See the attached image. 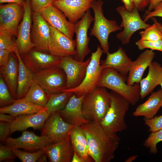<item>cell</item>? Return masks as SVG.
<instances>
[{
	"label": "cell",
	"mask_w": 162,
	"mask_h": 162,
	"mask_svg": "<svg viewBox=\"0 0 162 162\" xmlns=\"http://www.w3.org/2000/svg\"><path fill=\"white\" fill-rule=\"evenodd\" d=\"M86 136L89 154L95 162H110L121 139L117 133L105 130L99 123L89 122L80 126Z\"/></svg>",
	"instance_id": "1"
},
{
	"label": "cell",
	"mask_w": 162,
	"mask_h": 162,
	"mask_svg": "<svg viewBox=\"0 0 162 162\" xmlns=\"http://www.w3.org/2000/svg\"><path fill=\"white\" fill-rule=\"evenodd\" d=\"M125 76L112 68H104L97 86L111 90L134 105L140 98V85L136 83L129 86L125 82Z\"/></svg>",
	"instance_id": "2"
},
{
	"label": "cell",
	"mask_w": 162,
	"mask_h": 162,
	"mask_svg": "<svg viewBox=\"0 0 162 162\" xmlns=\"http://www.w3.org/2000/svg\"><path fill=\"white\" fill-rule=\"evenodd\" d=\"M110 93L111 98L110 107L99 123L106 132L117 133L127 128L125 117L130 104L118 93L112 91Z\"/></svg>",
	"instance_id": "3"
},
{
	"label": "cell",
	"mask_w": 162,
	"mask_h": 162,
	"mask_svg": "<svg viewBox=\"0 0 162 162\" xmlns=\"http://www.w3.org/2000/svg\"><path fill=\"white\" fill-rule=\"evenodd\" d=\"M110 103V92L106 88L97 86L85 94L82 104L84 117L89 122L99 123L109 109Z\"/></svg>",
	"instance_id": "4"
},
{
	"label": "cell",
	"mask_w": 162,
	"mask_h": 162,
	"mask_svg": "<svg viewBox=\"0 0 162 162\" xmlns=\"http://www.w3.org/2000/svg\"><path fill=\"white\" fill-rule=\"evenodd\" d=\"M101 0H94L91 6L94 14V22L91 29L90 35L94 36L99 41L104 53L109 52L108 38L112 32L121 30L122 27L115 20H110L104 16Z\"/></svg>",
	"instance_id": "5"
},
{
	"label": "cell",
	"mask_w": 162,
	"mask_h": 162,
	"mask_svg": "<svg viewBox=\"0 0 162 162\" xmlns=\"http://www.w3.org/2000/svg\"><path fill=\"white\" fill-rule=\"evenodd\" d=\"M103 53L101 46L98 45L96 50L91 53L90 60L87 68L85 78L82 83L75 88L65 89L62 92H71L76 97H79L96 87L103 69L100 63Z\"/></svg>",
	"instance_id": "6"
},
{
	"label": "cell",
	"mask_w": 162,
	"mask_h": 162,
	"mask_svg": "<svg viewBox=\"0 0 162 162\" xmlns=\"http://www.w3.org/2000/svg\"><path fill=\"white\" fill-rule=\"evenodd\" d=\"M116 10L122 19L120 26L124 28L117 34L116 38L123 45L130 42L132 36L136 32L144 29L151 26L141 19L139 10L135 7L131 11L128 10L124 6L118 7Z\"/></svg>",
	"instance_id": "7"
},
{
	"label": "cell",
	"mask_w": 162,
	"mask_h": 162,
	"mask_svg": "<svg viewBox=\"0 0 162 162\" xmlns=\"http://www.w3.org/2000/svg\"><path fill=\"white\" fill-rule=\"evenodd\" d=\"M33 74L34 80L50 94L62 92L66 89V74L58 67L46 69Z\"/></svg>",
	"instance_id": "8"
},
{
	"label": "cell",
	"mask_w": 162,
	"mask_h": 162,
	"mask_svg": "<svg viewBox=\"0 0 162 162\" xmlns=\"http://www.w3.org/2000/svg\"><path fill=\"white\" fill-rule=\"evenodd\" d=\"M61 58L58 67L63 70L66 75L67 83L65 89L77 87L85 78L90 57L83 62L76 60L70 56L62 57Z\"/></svg>",
	"instance_id": "9"
},
{
	"label": "cell",
	"mask_w": 162,
	"mask_h": 162,
	"mask_svg": "<svg viewBox=\"0 0 162 162\" xmlns=\"http://www.w3.org/2000/svg\"><path fill=\"white\" fill-rule=\"evenodd\" d=\"M23 7V18L18 27L15 42L17 50L21 56L26 54L34 47L31 38L32 21L31 0H26Z\"/></svg>",
	"instance_id": "10"
},
{
	"label": "cell",
	"mask_w": 162,
	"mask_h": 162,
	"mask_svg": "<svg viewBox=\"0 0 162 162\" xmlns=\"http://www.w3.org/2000/svg\"><path fill=\"white\" fill-rule=\"evenodd\" d=\"M94 20L90 9L86 11L81 20L75 23L74 33L76 34V51L74 56L76 60L83 62L90 52L89 48L90 38L88 32L92 23Z\"/></svg>",
	"instance_id": "11"
},
{
	"label": "cell",
	"mask_w": 162,
	"mask_h": 162,
	"mask_svg": "<svg viewBox=\"0 0 162 162\" xmlns=\"http://www.w3.org/2000/svg\"><path fill=\"white\" fill-rule=\"evenodd\" d=\"M23 62L33 73L58 67L61 57L39 51L34 47L21 56Z\"/></svg>",
	"instance_id": "12"
},
{
	"label": "cell",
	"mask_w": 162,
	"mask_h": 162,
	"mask_svg": "<svg viewBox=\"0 0 162 162\" xmlns=\"http://www.w3.org/2000/svg\"><path fill=\"white\" fill-rule=\"evenodd\" d=\"M58 111L51 114L45 122L42 128L41 134L47 137L50 144L65 140L69 131L74 125L65 122Z\"/></svg>",
	"instance_id": "13"
},
{
	"label": "cell",
	"mask_w": 162,
	"mask_h": 162,
	"mask_svg": "<svg viewBox=\"0 0 162 162\" xmlns=\"http://www.w3.org/2000/svg\"><path fill=\"white\" fill-rule=\"evenodd\" d=\"M32 18L31 38L34 48L41 51L49 53L48 45L50 34V26L40 13L32 11Z\"/></svg>",
	"instance_id": "14"
},
{
	"label": "cell",
	"mask_w": 162,
	"mask_h": 162,
	"mask_svg": "<svg viewBox=\"0 0 162 162\" xmlns=\"http://www.w3.org/2000/svg\"><path fill=\"white\" fill-rule=\"evenodd\" d=\"M24 13L23 6L9 3L0 6V29L17 36L19 23Z\"/></svg>",
	"instance_id": "15"
},
{
	"label": "cell",
	"mask_w": 162,
	"mask_h": 162,
	"mask_svg": "<svg viewBox=\"0 0 162 162\" xmlns=\"http://www.w3.org/2000/svg\"><path fill=\"white\" fill-rule=\"evenodd\" d=\"M50 34L48 45V52L62 57L74 56L76 51L75 40L50 26Z\"/></svg>",
	"instance_id": "16"
},
{
	"label": "cell",
	"mask_w": 162,
	"mask_h": 162,
	"mask_svg": "<svg viewBox=\"0 0 162 162\" xmlns=\"http://www.w3.org/2000/svg\"><path fill=\"white\" fill-rule=\"evenodd\" d=\"M49 144L50 141L46 136H38L32 132L24 130L21 135L18 138L8 137L5 141V145L12 149L22 148L34 151L43 149Z\"/></svg>",
	"instance_id": "17"
},
{
	"label": "cell",
	"mask_w": 162,
	"mask_h": 162,
	"mask_svg": "<svg viewBox=\"0 0 162 162\" xmlns=\"http://www.w3.org/2000/svg\"><path fill=\"white\" fill-rule=\"evenodd\" d=\"M40 13L50 26L73 39L75 24L68 21L64 14L52 4Z\"/></svg>",
	"instance_id": "18"
},
{
	"label": "cell",
	"mask_w": 162,
	"mask_h": 162,
	"mask_svg": "<svg viewBox=\"0 0 162 162\" xmlns=\"http://www.w3.org/2000/svg\"><path fill=\"white\" fill-rule=\"evenodd\" d=\"M94 0H58L52 4L62 11L71 22L75 24L91 8Z\"/></svg>",
	"instance_id": "19"
},
{
	"label": "cell",
	"mask_w": 162,
	"mask_h": 162,
	"mask_svg": "<svg viewBox=\"0 0 162 162\" xmlns=\"http://www.w3.org/2000/svg\"><path fill=\"white\" fill-rule=\"evenodd\" d=\"M50 115L44 107L36 113L18 116L11 123L10 134L16 131L24 130L30 128L34 130L41 129Z\"/></svg>",
	"instance_id": "20"
},
{
	"label": "cell",
	"mask_w": 162,
	"mask_h": 162,
	"mask_svg": "<svg viewBox=\"0 0 162 162\" xmlns=\"http://www.w3.org/2000/svg\"><path fill=\"white\" fill-rule=\"evenodd\" d=\"M84 95L77 97L74 94L65 107L60 111V116L65 122L75 126H81L89 122L82 112V104Z\"/></svg>",
	"instance_id": "21"
},
{
	"label": "cell",
	"mask_w": 162,
	"mask_h": 162,
	"mask_svg": "<svg viewBox=\"0 0 162 162\" xmlns=\"http://www.w3.org/2000/svg\"><path fill=\"white\" fill-rule=\"evenodd\" d=\"M43 150L50 162H71L74 151L69 135L64 140L49 144Z\"/></svg>",
	"instance_id": "22"
},
{
	"label": "cell",
	"mask_w": 162,
	"mask_h": 162,
	"mask_svg": "<svg viewBox=\"0 0 162 162\" xmlns=\"http://www.w3.org/2000/svg\"><path fill=\"white\" fill-rule=\"evenodd\" d=\"M155 55L153 50L146 49L132 61L127 79V83L129 86L140 82L144 71L152 62Z\"/></svg>",
	"instance_id": "23"
},
{
	"label": "cell",
	"mask_w": 162,
	"mask_h": 162,
	"mask_svg": "<svg viewBox=\"0 0 162 162\" xmlns=\"http://www.w3.org/2000/svg\"><path fill=\"white\" fill-rule=\"evenodd\" d=\"M106 55L105 60H100L103 69L112 68L124 75L128 74L132 61L122 47H119L116 51L112 53L109 52Z\"/></svg>",
	"instance_id": "24"
},
{
	"label": "cell",
	"mask_w": 162,
	"mask_h": 162,
	"mask_svg": "<svg viewBox=\"0 0 162 162\" xmlns=\"http://www.w3.org/2000/svg\"><path fill=\"white\" fill-rule=\"evenodd\" d=\"M162 81V66L156 62H152L148 67L147 76L140 82V99H143Z\"/></svg>",
	"instance_id": "25"
},
{
	"label": "cell",
	"mask_w": 162,
	"mask_h": 162,
	"mask_svg": "<svg viewBox=\"0 0 162 162\" xmlns=\"http://www.w3.org/2000/svg\"><path fill=\"white\" fill-rule=\"evenodd\" d=\"M18 70L17 58L14 52H11L7 63L0 67V74L14 99L16 98L17 89Z\"/></svg>",
	"instance_id": "26"
},
{
	"label": "cell",
	"mask_w": 162,
	"mask_h": 162,
	"mask_svg": "<svg viewBox=\"0 0 162 162\" xmlns=\"http://www.w3.org/2000/svg\"><path fill=\"white\" fill-rule=\"evenodd\" d=\"M162 107V89L152 93L146 101L139 105L133 112L135 117L142 116L144 118H152Z\"/></svg>",
	"instance_id": "27"
},
{
	"label": "cell",
	"mask_w": 162,
	"mask_h": 162,
	"mask_svg": "<svg viewBox=\"0 0 162 162\" xmlns=\"http://www.w3.org/2000/svg\"><path fill=\"white\" fill-rule=\"evenodd\" d=\"M18 60L19 70L16 99L24 98L32 85L34 80L33 74L23 62L16 48L14 52Z\"/></svg>",
	"instance_id": "28"
},
{
	"label": "cell",
	"mask_w": 162,
	"mask_h": 162,
	"mask_svg": "<svg viewBox=\"0 0 162 162\" xmlns=\"http://www.w3.org/2000/svg\"><path fill=\"white\" fill-rule=\"evenodd\" d=\"M74 152L88 162L94 160L89 154L87 141L85 133L80 126H75L68 132Z\"/></svg>",
	"instance_id": "29"
},
{
	"label": "cell",
	"mask_w": 162,
	"mask_h": 162,
	"mask_svg": "<svg viewBox=\"0 0 162 162\" xmlns=\"http://www.w3.org/2000/svg\"><path fill=\"white\" fill-rule=\"evenodd\" d=\"M44 108L20 99H15L14 103L10 105L1 107L0 113L17 117L21 115L34 113Z\"/></svg>",
	"instance_id": "30"
},
{
	"label": "cell",
	"mask_w": 162,
	"mask_h": 162,
	"mask_svg": "<svg viewBox=\"0 0 162 162\" xmlns=\"http://www.w3.org/2000/svg\"><path fill=\"white\" fill-rule=\"evenodd\" d=\"M50 95L34 80L25 96L21 99L37 105L44 107Z\"/></svg>",
	"instance_id": "31"
},
{
	"label": "cell",
	"mask_w": 162,
	"mask_h": 162,
	"mask_svg": "<svg viewBox=\"0 0 162 162\" xmlns=\"http://www.w3.org/2000/svg\"><path fill=\"white\" fill-rule=\"evenodd\" d=\"M74 94L68 91L51 94L45 107L51 115L59 111L65 107Z\"/></svg>",
	"instance_id": "32"
},
{
	"label": "cell",
	"mask_w": 162,
	"mask_h": 162,
	"mask_svg": "<svg viewBox=\"0 0 162 162\" xmlns=\"http://www.w3.org/2000/svg\"><path fill=\"white\" fill-rule=\"evenodd\" d=\"M162 141V130H161L151 132L144 141L143 145L146 148L149 149L151 154H155L158 152L157 144Z\"/></svg>",
	"instance_id": "33"
},
{
	"label": "cell",
	"mask_w": 162,
	"mask_h": 162,
	"mask_svg": "<svg viewBox=\"0 0 162 162\" xmlns=\"http://www.w3.org/2000/svg\"><path fill=\"white\" fill-rule=\"evenodd\" d=\"M140 34L142 40L154 41L162 40V33L154 23L140 32Z\"/></svg>",
	"instance_id": "34"
},
{
	"label": "cell",
	"mask_w": 162,
	"mask_h": 162,
	"mask_svg": "<svg viewBox=\"0 0 162 162\" xmlns=\"http://www.w3.org/2000/svg\"><path fill=\"white\" fill-rule=\"evenodd\" d=\"M14 100L2 76L0 74V106L2 107L10 105L14 103Z\"/></svg>",
	"instance_id": "35"
},
{
	"label": "cell",
	"mask_w": 162,
	"mask_h": 162,
	"mask_svg": "<svg viewBox=\"0 0 162 162\" xmlns=\"http://www.w3.org/2000/svg\"><path fill=\"white\" fill-rule=\"evenodd\" d=\"M12 150L16 157L22 162H35L44 153L43 149L33 152L24 151L18 148L13 149Z\"/></svg>",
	"instance_id": "36"
},
{
	"label": "cell",
	"mask_w": 162,
	"mask_h": 162,
	"mask_svg": "<svg viewBox=\"0 0 162 162\" xmlns=\"http://www.w3.org/2000/svg\"><path fill=\"white\" fill-rule=\"evenodd\" d=\"M13 36L9 33L0 29V49L7 50L14 52L16 46L12 39Z\"/></svg>",
	"instance_id": "37"
},
{
	"label": "cell",
	"mask_w": 162,
	"mask_h": 162,
	"mask_svg": "<svg viewBox=\"0 0 162 162\" xmlns=\"http://www.w3.org/2000/svg\"><path fill=\"white\" fill-rule=\"evenodd\" d=\"M135 44L140 50L148 49L162 52V40L152 41L140 39L136 42Z\"/></svg>",
	"instance_id": "38"
},
{
	"label": "cell",
	"mask_w": 162,
	"mask_h": 162,
	"mask_svg": "<svg viewBox=\"0 0 162 162\" xmlns=\"http://www.w3.org/2000/svg\"><path fill=\"white\" fill-rule=\"evenodd\" d=\"M144 124L149 128V131L155 132L162 130V115L149 119H144Z\"/></svg>",
	"instance_id": "39"
},
{
	"label": "cell",
	"mask_w": 162,
	"mask_h": 162,
	"mask_svg": "<svg viewBox=\"0 0 162 162\" xmlns=\"http://www.w3.org/2000/svg\"><path fill=\"white\" fill-rule=\"evenodd\" d=\"M16 157L11 149L6 145H0V162L13 160Z\"/></svg>",
	"instance_id": "40"
},
{
	"label": "cell",
	"mask_w": 162,
	"mask_h": 162,
	"mask_svg": "<svg viewBox=\"0 0 162 162\" xmlns=\"http://www.w3.org/2000/svg\"><path fill=\"white\" fill-rule=\"evenodd\" d=\"M51 0H31L32 11L40 13L52 3Z\"/></svg>",
	"instance_id": "41"
},
{
	"label": "cell",
	"mask_w": 162,
	"mask_h": 162,
	"mask_svg": "<svg viewBox=\"0 0 162 162\" xmlns=\"http://www.w3.org/2000/svg\"><path fill=\"white\" fill-rule=\"evenodd\" d=\"M10 123L0 122V140L5 142L9 135L11 134Z\"/></svg>",
	"instance_id": "42"
},
{
	"label": "cell",
	"mask_w": 162,
	"mask_h": 162,
	"mask_svg": "<svg viewBox=\"0 0 162 162\" xmlns=\"http://www.w3.org/2000/svg\"><path fill=\"white\" fill-rule=\"evenodd\" d=\"M153 11L148 12L144 15V21L146 22L149 19L155 16L162 18V2L158 3L154 7Z\"/></svg>",
	"instance_id": "43"
},
{
	"label": "cell",
	"mask_w": 162,
	"mask_h": 162,
	"mask_svg": "<svg viewBox=\"0 0 162 162\" xmlns=\"http://www.w3.org/2000/svg\"><path fill=\"white\" fill-rule=\"evenodd\" d=\"M11 52L7 50L0 49V66L5 65L8 62Z\"/></svg>",
	"instance_id": "44"
},
{
	"label": "cell",
	"mask_w": 162,
	"mask_h": 162,
	"mask_svg": "<svg viewBox=\"0 0 162 162\" xmlns=\"http://www.w3.org/2000/svg\"><path fill=\"white\" fill-rule=\"evenodd\" d=\"M134 7L142 11L149 4L151 0H133Z\"/></svg>",
	"instance_id": "45"
},
{
	"label": "cell",
	"mask_w": 162,
	"mask_h": 162,
	"mask_svg": "<svg viewBox=\"0 0 162 162\" xmlns=\"http://www.w3.org/2000/svg\"><path fill=\"white\" fill-rule=\"evenodd\" d=\"M5 113H0V121L1 122L11 123L15 119L16 117L10 114Z\"/></svg>",
	"instance_id": "46"
},
{
	"label": "cell",
	"mask_w": 162,
	"mask_h": 162,
	"mask_svg": "<svg viewBox=\"0 0 162 162\" xmlns=\"http://www.w3.org/2000/svg\"><path fill=\"white\" fill-rule=\"evenodd\" d=\"M124 4L126 9L130 11H131L134 7V5L133 0H121Z\"/></svg>",
	"instance_id": "47"
},
{
	"label": "cell",
	"mask_w": 162,
	"mask_h": 162,
	"mask_svg": "<svg viewBox=\"0 0 162 162\" xmlns=\"http://www.w3.org/2000/svg\"><path fill=\"white\" fill-rule=\"evenodd\" d=\"M161 2H162V0H151L148 6V9L146 11L144 15L147 14L149 11L153 10L156 5Z\"/></svg>",
	"instance_id": "48"
},
{
	"label": "cell",
	"mask_w": 162,
	"mask_h": 162,
	"mask_svg": "<svg viewBox=\"0 0 162 162\" xmlns=\"http://www.w3.org/2000/svg\"><path fill=\"white\" fill-rule=\"evenodd\" d=\"M71 162H88V161L84 158L78 155L74 152Z\"/></svg>",
	"instance_id": "49"
},
{
	"label": "cell",
	"mask_w": 162,
	"mask_h": 162,
	"mask_svg": "<svg viewBox=\"0 0 162 162\" xmlns=\"http://www.w3.org/2000/svg\"><path fill=\"white\" fill-rule=\"evenodd\" d=\"M26 0H0V4L5 3H16L23 6Z\"/></svg>",
	"instance_id": "50"
},
{
	"label": "cell",
	"mask_w": 162,
	"mask_h": 162,
	"mask_svg": "<svg viewBox=\"0 0 162 162\" xmlns=\"http://www.w3.org/2000/svg\"><path fill=\"white\" fill-rule=\"evenodd\" d=\"M47 157L44 153L40 157L37 161L38 162H46Z\"/></svg>",
	"instance_id": "51"
},
{
	"label": "cell",
	"mask_w": 162,
	"mask_h": 162,
	"mask_svg": "<svg viewBox=\"0 0 162 162\" xmlns=\"http://www.w3.org/2000/svg\"><path fill=\"white\" fill-rule=\"evenodd\" d=\"M152 19L154 23H155L156 24L158 28L159 29V30L160 31L161 33H162V24L160 23L159 22H158L157 20L154 17H153L152 18Z\"/></svg>",
	"instance_id": "52"
},
{
	"label": "cell",
	"mask_w": 162,
	"mask_h": 162,
	"mask_svg": "<svg viewBox=\"0 0 162 162\" xmlns=\"http://www.w3.org/2000/svg\"><path fill=\"white\" fill-rule=\"evenodd\" d=\"M138 157V155H133L129 157L125 161V162H131L135 160Z\"/></svg>",
	"instance_id": "53"
},
{
	"label": "cell",
	"mask_w": 162,
	"mask_h": 162,
	"mask_svg": "<svg viewBox=\"0 0 162 162\" xmlns=\"http://www.w3.org/2000/svg\"><path fill=\"white\" fill-rule=\"evenodd\" d=\"M161 87V89H162V82H161V83L160 84V85Z\"/></svg>",
	"instance_id": "54"
},
{
	"label": "cell",
	"mask_w": 162,
	"mask_h": 162,
	"mask_svg": "<svg viewBox=\"0 0 162 162\" xmlns=\"http://www.w3.org/2000/svg\"><path fill=\"white\" fill-rule=\"evenodd\" d=\"M51 0L53 2V1L58 0Z\"/></svg>",
	"instance_id": "55"
}]
</instances>
